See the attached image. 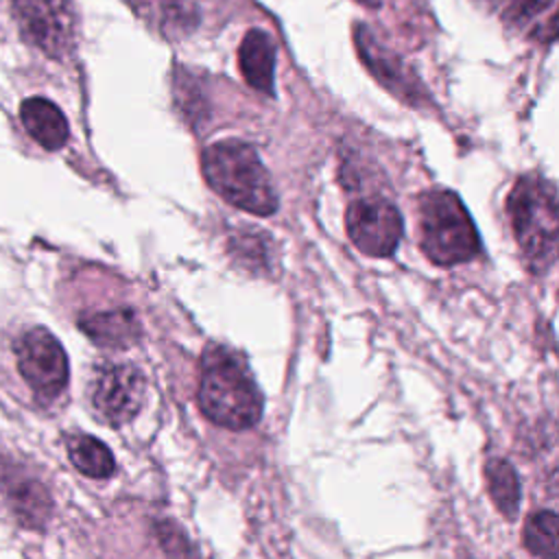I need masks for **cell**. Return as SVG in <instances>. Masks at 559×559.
Here are the masks:
<instances>
[{
	"label": "cell",
	"instance_id": "cell-1",
	"mask_svg": "<svg viewBox=\"0 0 559 559\" xmlns=\"http://www.w3.org/2000/svg\"><path fill=\"white\" fill-rule=\"evenodd\" d=\"M197 400L210 421L229 430L255 426L264 406L247 360L225 345L205 347Z\"/></svg>",
	"mask_w": 559,
	"mask_h": 559
},
{
	"label": "cell",
	"instance_id": "cell-2",
	"mask_svg": "<svg viewBox=\"0 0 559 559\" xmlns=\"http://www.w3.org/2000/svg\"><path fill=\"white\" fill-rule=\"evenodd\" d=\"M207 186L234 207L269 216L277 210V194L258 151L242 140H221L201 155Z\"/></svg>",
	"mask_w": 559,
	"mask_h": 559
},
{
	"label": "cell",
	"instance_id": "cell-3",
	"mask_svg": "<svg viewBox=\"0 0 559 559\" xmlns=\"http://www.w3.org/2000/svg\"><path fill=\"white\" fill-rule=\"evenodd\" d=\"M507 212L526 266L546 273L557 255L559 214L555 186L539 175H524L507 197Z\"/></svg>",
	"mask_w": 559,
	"mask_h": 559
},
{
	"label": "cell",
	"instance_id": "cell-4",
	"mask_svg": "<svg viewBox=\"0 0 559 559\" xmlns=\"http://www.w3.org/2000/svg\"><path fill=\"white\" fill-rule=\"evenodd\" d=\"M419 247L439 266L461 264L478 253V231L459 194L450 190H428L421 194Z\"/></svg>",
	"mask_w": 559,
	"mask_h": 559
},
{
	"label": "cell",
	"instance_id": "cell-5",
	"mask_svg": "<svg viewBox=\"0 0 559 559\" xmlns=\"http://www.w3.org/2000/svg\"><path fill=\"white\" fill-rule=\"evenodd\" d=\"M24 37L52 59L74 52L79 39L76 13L70 0H13Z\"/></svg>",
	"mask_w": 559,
	"mask_h": 559
},
{
	"label": "cell",
	"instance_id": "cell-6",
	"mask_svg": "<svg viewBox=\"0 0 559 559\" xmlns=\"http://www.w3.org/2000/svg\"><path fill=\"white\" fill-rule=\"evenodd\" d=\"M146 380L142 371L127 362H105L90 382V404L94 415L107 426L131 421L144 404Z\"/></svg>",
	"mask_w": 559,
	"mask_h": 559
},
{
	"label": "cell",
	"instance_id": "cell-7",
	"mask_svg": "<svg viewBox=\"0 0 559 559\" xmlns=\"http://www.w3.org/2000/svg\"><path fill=\"white\" fill-rule=\"evenodd\" d=\"M17 369L41 402L59 397L68 384V358L61 343L46 330L33 328L15 343Z\"/></svg>",
	"mask_w": 559,
	"mask_h": 559
},
{
	"label": "cell",
	"instance_id": "cell-8",
	"mask_svg": "<svg viewBox=\"0 0 559 559\" xmlns=\"http://www.w3.org/2000/svg\"><path fill=\"white\" fill-rule=\"evenodd\" d=\"M345 227L356 249L371 258L393 255L404 231L397 207L382 197H365L349 203Z\"/></svg>",
	"mask_w": 559,
	"mask_h": 559
},
{
	"label": "cell",
	"instance_id": "cell-9",
	"mask_svg": "<svg viewBox=\"0 0 559 559\" xmlns=\"http://www.w3.org/2000/svg\"><path fill=\"white\" fill-rule=\"evenodd\" d=\"M354 41L358 48V57L367 66V70L400 100H406L413 107L426 103L428 94L415 72L404 63L400 55L389 50L369 26H354Z\"/></svg>",
	"mask_w": 559,
	"mask_h": 559
},
{
	"label": "cell",
	"instance_id": "cell-10",
	"mask_svg": "<svg viewBox=\"0 0 559 559\" xmlns=\"http://www.w3.org/2000/svg\"><path fill=\"white\" fill-rule=\"evenodd\" d=\"M0 496L11 515L26 528H44L52 513L48 487L24 465L7 456L0 459Z\"/></svg>",
	"mask_w": 559,
	"mask_h": 559
},
{
	"label": "cell",
	"instance_id": "cell-11",
	"mask_svg": "<svg viewBox=\"0 0 559 559\" xmlns=\"http://www.w3.org/2000/svg\"><path fill=\"white\" fill-rule=\"evenodd\" d=\"M153 33L181 39L194 33L201 13L192 0H122Z\"/></svg>",
	"mask_w": 559,
	"mask_h": 559
},
{
	"label": "cell",
	"instance_id": "cell-12",
	"mask_svg": "<svg viewBox=\"0 0 559 559\" xmlns=\"http://www.w3.org/2000/svg\"><path fill=\"white\" fill-rule=\"evenodd\" d=\"M511 28L550 41L557 28V0H474Z\"/></svg>",
	"mask_w": 559,
	"mask_h": 559
},
{
	"label": "cell",
	"instance_id": "cell-13",
	"mask_svg": "<svg viewBox=\"0 0 559 559\" xmlns=\"http://www.w3.org/2000/svg\"><path fill=\"white\" fill-rule=\"evenodd\" d=\"M238 66L245 81L269 96L275 87V44L262 28H251L238 46Z\"/></svg>",
	"mask_w": 559,
	"mask_h": 559
},
{
	"label": "cell",
	"instance_id": "cell-14",
	"mask_svg": "<svg viewBox=\"0 0 559 559\" xmlns=\"http://www.w3.org/2000/svg\"><path fill=\"white\" fill-rule=\"evenodd\" d=\"M20 118L26 133L44 148L57 151L68 142L70 129L61 109L41 96L26 98L20 107Z\"/></svg>",
	"mask_w": 559,
	"mask_h": 559
},
{
	"label": "cell",
	"instance_id": "cell-15",
	"mask_svg": "<svg viewBox=\"0 0 559 559\" xmlns=\"http://www.w3.org/2000/svg\"><path fill=\"white\" fill-rule=\"evenodd\" d=\"M79 328L96 343L105 347H129L140 336V323L131 310L94 312L79 319Z\"/></svg>",
	"mask_w": 559,
	"mask_h": 559
},
{
	"label": "cell",
	"instance_id": "cell-16",
	"mask_svg": "<svg viewBox=\"0 0 559 559\" xmlns=\"http://www.w3.org/2000/svg\"><path fill=\"white\" fill-rule=\"evenodd\" d=\"M68 456L72 465L90 478H109L116 469L111 450L92 435H74L68 439Z\"/></svg>",
	"mask_w": 559,
	"mask_h": 559
},
{
	"label": "cell",
	"instance_id": "cell-17",
	"mask_svg": "<svg viewBox=\"0 0 559 559\" xmlns=\"http://www.w3.org/2000/svg\"><path fill=\"white\" fill-rule=\"evenodd\" d=\"M485 476H487V489H489V496H491L496 509L504 518L515 520V515L520 511L522 489H520V480H518V474L511 467V463L504 459H491L485 465Z\"/></svg>",
	"mask_w": 559,
	"mask_h": 559
},
{
	"label": "cell",
	"instance_id": "cell-18",
	"mask_svg": "<svg viewBox=\"0 0 559 559\" xmlns=\"http://www.w3.org/2000/svg\"><path fill=\"white\" fill-rule=\"evenodd\" d=\"M522 544L539 559H557V513L546 509L526 520Z\"/></svg>",
	"mask_w": 559,
	"mask_h": 559
},
{
	"label": "cell",
	"instance_id": "cell-19",
	"mask_svg": "<svg viewBox=\"0 0 559 559\" xmlns=\"http://www.w3.org/2000/svg\"><path fill=\"white\" fill-rule=\"evenodd\" d=\"M157 533L168 559H199L194 546L175 522H159Z\"/></svg>",
	"mask_w": 559,
	"mask_h": 559
},
{
	"label": "cell",
	"instance_id": "cell-20",
	"mask_svg": "<svg viewBox=\"0 0 559 559\" xmlns=\"http://www.w3.org/2000/svg\"><path fill=\"white\" fill-rule=\"evenodd\" d=\"M356 2L367 4V7H380V4H382V0H356Z\"/></svg>",
	"mask_w": 559,
	"mask_h": 559
}]
</instances>
